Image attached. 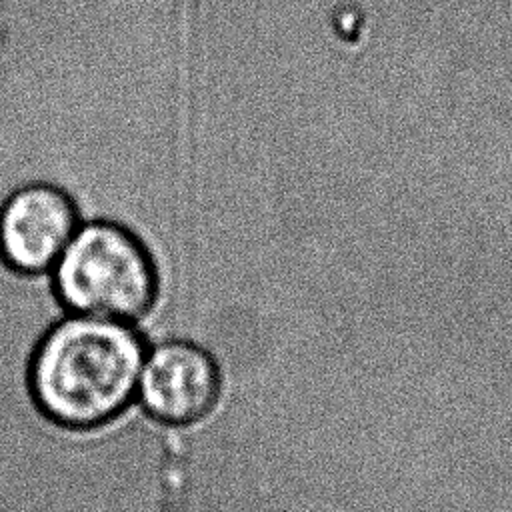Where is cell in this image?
I'll return each mask as SVG.
<instances>
[{
	"label": "cell",
	"instance_id": "cell-1",
	"mask_svg": "<svg viewBox=\"0 0 512 512\" xmlns=\"http://www.w3.org/2000/svg\"><path fill=\"white\" fill-rule=\"evenodd\" d=\"M144 358L146 344L134 324L70 314L36 344L28 392L58 428L96 430L136 402Z\"/></svg>",
	"mask_w": 512,
	"mask_h": 512
},
{
	"label": "cell",
	"instance_id": "cell-2",
	"mask_svg": "<svg viewBox=\"0 0 512 512\" xmlns=\"http://www.w3.org/2000/svg\"><path fill=\"white\" fill-rule=\"evenodd\" d=\"M50 272L52 292L70 314L134 324L150 314L160 294L152 252L114 220L80 224Z\"/></svg>",
	"mask_w": 512,
	"mask_h": 512
},
{
	"label": "cell",
	"instance_id": "cell-3",
	"mask_svg": "<svg viewBox=\"0 0 512 512\" xmlns=\"http://www.w3.org/2000/svg\"><path fill=\"white\" fill-rule=\"evenodd\" d=\"M220 366L200 344L170 338L146 350L136 402L158 424L192 426L216 408Z\"/></svg>",
	"mask_w": 512,
	"mask_h": 512
},
{
	"label": "cell",
	"instance_id": "cell-4",
	"mask_svg": "<svg viewBox=\"0 0 512 512\" xmlns=\"http://www.w3.org/2000/svg\"><path fill=\"white\" fill-rule=\"evenodd\" d=\"M80 226L74 198L50 182H30L0 206V258L24 276L54 268Z\"/></svg>",
	"mask_w": 512,
	"mask_h": 512
}]
</instances>
